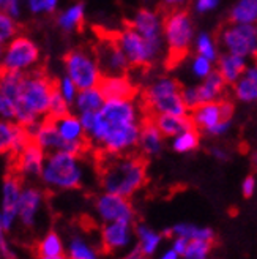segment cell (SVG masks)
<instances>
[{"label":"cell","mask_w":257,"mask_h":259,"mask_svg":"<svg viewBox=\"0 0 257 259\" xmlns=\"http://www.w3.org/2000/svg\"><path fill=\"white\" fill-rule=\"evenodd\" d=\"M88 146L99 155H123L137 150L142 108L136 98L106 100L98 112L79 114Z\"/></svg>","instance_id":"6da1fadb"},{"label":"cell","mask_w":257,"mask_h":259,"mask_svg":"<svg viewBox=\"0 0 257 259\" xmlns=\"http://www.w3.org/2000/svg\"><path fill=\"white\" fill-rule=\"evenodd\" d=\"M98 182L102 191L133 198L147 184V163L142 155H99Z\"/></svg>","instance_id":"7a4b0ae2"},{"label":"cell","mask_w":257,"mask_h":259,"mask_svg":"<svg viewBox=\"0 0 257 259\" xmlns=\"http://www.w3.org/2000/svg\"><path fill=\"white\" fill-rule=\"evenodd\" d=\"M56 92V79L44 70L38 68L24 74L19 94L15 100L16 122L29 128L47 119L50 98Z\"/></svg>","instance_id":"3957f363"},{"label":"cell","mask_w":257,"mask_h":259,"mask_svg":"<svg viewBox=\"0 0 257 259\" xmlns=\"http://www.w3.org/2000/svg\"><path fill=\"white\" fill-rule=\"evenodd\" d=\"M87 180V164L84 155L67 150L49 152L40 182L43 188L56 193L74 191L84 187Z\"/></svg>","instance_id":"277c9868"},{"label":"cell","mask_w":257,"mask_h":259,"mask_svg":"<svg viewBox=\"0 0 257 259\" xmlns=\"http://www.w3.org/2000/svg\"><path fill=\"white\" fill-rule=\"evenodd\" d=\"M182 85L172 76L161 74L153 77L142 92L144 106L153 114L188 115L189 109L182 95Z\"/></svg>","instance_id":"5b68a950"},{"label":"cell","mask_w":257,"mask_h":259,"mask_svg":"<svg viewBox=\"0 0 257 259\" xmlns=\"http://www.w3.org/2000/svg\"><path fill=\"white\" fill-rule=\"evenodd\" d=\"M194 36V21L186 10L180 8L168 13L163 25V41L164 49L168 51V56L172 62L182 60L189 53V49H192Z\"/></svg>","instance_id":"8992f818"},{"label":"cell","mask_w":257,"mask_h":259,"mask_svg":"<svg viewBox=\"0 0 257 259\" xmlns=\"http://www.w3.org/2000/svg\"><path fill=\"white\" fill-rule=\"evenodd\" d=\"M114 38L133 68L153 67L164 53V45L145 40L130 25L114 33Z\"/></svg>","instance_id":"52a82bcc"},{"label":"cell","mask_w":257,"mask_h":259,"mask_svg":"<svg viewBox=\"0 0 257 259\" xmlns=\"http://www.w3.org/2000/svg\"><path fill=\"white\" fill-rule=\"evenodd\" d=\"M41 63V48L30 35L19 33L10 43L5 45L4 59L0 68L4 71L15 73H30L40 68Z\"/></svg>","instance_id":"ba28073f"},{"label":"cell","mask_w":257,"mask_h":259,"mask_svg":"<svg viewBox=\"0 0 257 259\" xmlns=\"http://www.w3.org/2000/svg\"><path fill=\"white\" fill-rule=\"evenodd\" d=\"M63 73L71 77L79 90L98 87L105 76L95 53L87 48H74L68 51L63 57Z\"/></svg>","instance_id":"9c48e42d"},{"label":"cell","mask_w":257,"mask_h":259,"mask_svg":"<svg viewBox=\"0 0 257 259\" xmlns=\"http://www.w3.org/2000/svg\"><path fill=\"white\" fill-rule=\"evenodd\" d=\"M218 43L224 53L252 60L257 57V25L230 22L220 32Z\"/></svg>","instance_id":"30bf717a"},{"label":"cell","mask_w":257,"mask_h":259,"mask_svg":"<svg viewBox=\"0 0 257 259\" xmlns=\"http://www.w3.org/2000/svg\"><path fill=\"white\" fill-rule=\"evenodd\" d=\"M93 210L102 225L112 223V222L134 223V220H136V210L130 198L108 193V191H101L95 198Z\"/></svg>","instance_id":"8fae6325"},{"label":"cell","mask_w":257,"mask_h":259,"mask_svg":"<svg viewBox=\"0 0 257 259\" xmlns=\"http://www.w3.org/2000/svg\"><path fill=\"white\" fill-rule=\"evenodd\" d=\"M235 106L229 100H216L210 103H202L194 109L189 111V117L196 130L207 135L212 128L221 123L226 119H234Z\"/></svg>","instance_id":"7c38bea8"},{"label":"cell","mask_w":257,"mask_h":259,"mask_svg":"<svg viewBox=\"0 0 257 259\" xmlns=\"http://www.w3.org/2000/svg\"><path fill=\"white\" fill-rule=\"evenodd\" d=\"M227 82L223 79V76L218 73L216 70L205 77L203 81L197 84H189L182 89V95L186 103L188 109H194L196 106L202 105V103H210L221 100L226 94Z\"/></svg>","instance_id":"4fadbf2b"},{"label":"cell","mask_w":257,"mask_h":259,"mask_svg":"<svg viewBox=\"0 0 257 259\" xmlns=\"http://www.w3.org/2000/svg\"><path fill=\"white\" fill-rule=\"evenodd\" d=\"M53 120L63 141V150L78 153V155H85L90 146H88L87 135H85V130L81 122L79 114L70 111L68 114L57 119H53Z\"/></svg>","instance_id":"5bb4252c"},{"label":"cell","mask_w":257,"mask_h":259,"mask_svg":"<svg viewBox=\"0 0 257 259\" xmlns=\"http://www.w3.org/2000/svg\"><path fill=\"white\" fill-rule=\"evenodd\" d=\"M47 152L36 144L35 141L27 142L18 153L11 157L13 172L22 180H36L40 179L46 163Z\"/></svg>","instance_id":"9a60e30c"},{"label":"cell","mask_w":257,"mask_h":259,"mask_svg":"<svg viewBox=\"0 0 257 259\" xmlns=\"http://www.w3.org/2000/svg\"><path fill=\"white\" fill-rule=\"evenodd\" d=\"M24 187V180L15 172L8 174L0 188V217L5 231H11L18 223V207Z\"/></svg>","instance_id":"2e32d148"},{"label":"cell","mask_w":257,"mask_h":259,"mask_svg":"<svg viewBox=\"0 0 257 259\" xmlns=\"http://www.w3.org/2000/svg\"><path fill=\"white\" fill-rule=\"evenodd\" d=\"M46 205V193L44 188L36 185H24L19 207H18V223L25 229H33L38 225Z\"/></svg>","instance_id":"e0dca14e"},{"label":"cell","mask_w":257,"mask_h":259,"mask_svg":"<svg viewBox=\"0 0 257 259\" xmlns=\"http://www.w3.org/2000/svg\"><path fill=\"white\" fill-rule=\"evenodd\" d=\"M93 53L99 62V67L105 74H125L131 68L123 51L112 36H101L93 48Z\"/></svg>","instance_id":"ac0fdd59"},{"label":"cell","mask_w":257,"mask_h":259,"mask_svg":"<svg viewBox=\"0 0 257 259\" xmlns=\"http://www.w3.org/2000/svg\"><path fill=\"white\" fill-rule=\"evenodd\" d=\"M134 237L133 223L126 222H112L105 223L99 231L101 247L108 253H117L126 250L131 245Z\"/></svg>","instance_id":"d6986e66"},{"label":"cell","mask_w":257,"mask_h":259,"mask_svg":"<svg viewBox=\"0 0 257 259\" xmlns=\"http://www.w3.org/2000/svg\"><path fill=\"white\" fill-rule=\"evenodd\" d=\"M130 27H133L137 33L142 35L145 40H150L153 43H161L163 41V25L164 18L160 15L157 10L144 7L139 8L130 19Z\"/></svg>","instance_id":"ffe728a7"},{"label":"cell","mask_w":257,"mask_h":259,"mask_svg":"<svg viewBox=\"0 0 257 259\" xmlns=\"http://www.w3.org/2000/svg\"><path fill=\"white\" fill-rule=\"evenodd\" d=\"M30 141V133L25 130V126L16 120L0 119V155L13 157Z\"/></svg>","instance_id":"44dd1931"},{"label":"cell","mask_w":257,"mask_h":259,"mask_svg":"<svg viewBox=\"0 0 257 259\" xmlns=\"http://www.w3.org/2000/svg\"><path fill=\"white\" fill-rule=\"evenodd\" d=\"M106 100H126L136 98L137 89L133 79L125 74H105L98 85Z\"/></svg>","instance_id":"7402d4cb"},{"label":"cell","mask_w":257,"mask_h":259,"mask_svg":"<svg viewBox=\"0 0 257 259\" xmlns=\"http://www.w3.org/2000/svg\"><path fill=\"white\" fill-rule=\"evenodd\" d=\"M234 97L240 103H251L257 101V57L249 60L245 71L232 84Z\"/></svg>","instance_id":"603a6c76"},{"label":"cell","mask_w":257,"mask_h":259,"mask_svg":"<svg viewBox=\"0 0 257 259\" xmlns=\"http://www.w3.org/2000/svg\"><path fill=\"white\" fill-rule=\"evenodd\" d=\"M164 135L160 132V128L153 120H144L142 128H140L137 150L139 155L144 158H155L164 149Z\"/></svg>","instance_id":"cb8c5ba5"},{"label":"cell","mask_w":257,"mask_h":259,"mask_svg":"<svg viewBox=\"0 0 257 259\" xmlns=\"http://www.w3.org/2000/svg\"><path fill=\"white\" fill-rule=\"evenodd\" d=\"M87 10L84 2H73L56 13V24L63 33H74L82 29Z\"/></svg>","instance_id":"d4e9b609"},{"label":"cell","mask_w":257,"mask_h":259,"mask_svg":"<svg viewBox=\"0 0 257 259\" xmlns=\"http://www.w3.org/2000/svg\"><path fill=\"white\" fill-rule=\"evenodd\" d=\"M248 59L240 57L230 53H221V56L216 60V71L223 76V79L227 82V85H232L238 77L245 71Z\"/></svg>","instance_id":"484cf974"},{"label":"cell","mask_w":257,"mask_h":259,"mask_svg":"<svg viewBox=\"0 0 257 259\" xmlns=\"http://www.w3.org/2000/svg\"><path fill=\"white\" fill-rule=\"evenodd\" d=\"M155 125L160 128V132L164 135V138L172 139L174 136L183 133L185 130H189L192 125V120L188 115H177V114H158L153 119Z\"/></svg>","instance_id":"4316f807"},{"label":"cell","mask_w":257,"mask_h":259,"mask_svg":"<svg viewBox=\"0 0 257 259\" xmlns=\"http://www.w3.org/2000/svg\"><path fill=\"white\" fill-rule=\"evenodd\" d=\"M106 103V98L102 95L99 87H88L79 90L78 97L73 103V111L76 114H87V112H98L102 105Z\"/></svg>","instance_id":"83f0119b"},{"label":"cell","mask_w":257,"mask_h":259,"mask_svg":"<svg viewBox=\"0 0 257 259\" xmlns=\"http://www.w3.org/2000/svg\"><path fill=\"white\" fill-rule=\"evenodd\" d=\"M67 242L59 234L57 231H47L41 236V239L36 242L35 251L38 257H56L65 256Z\"/></svg>","instance_id":"f1b7e54d"},{"label":"cell","mask_w":257,"mask_h":259,"mask_svg":"<svg viewBox=\"0 0 257 259\" xmlns=\"http://www.w3.org/2000/svg\"><path fill=\"white\" fill-rule=\"evenodd\" d=\"M65 256L67 259H101L99 250L79 234H73L68 239Z\"/></svg>","instance_id":"f546056e"},{"label":"cell","mask_w":257,"mask_h":259,"mask_svg":"<svg viewBox=\"0 0 257 259\" xmlns=\"http://www.w3.org/2000/svg\"><path fill=\"white\" fill-rule=\"evenodd\" d=\"M134 236L137 239V248L144 256L155 254L163 239V234H160L155 229H151L150 226L142 223L134 226Z\"/></svg>","instance_id":"4dcf8cb0"},{"label":"cell","mask_w":257,"mask_h":259,"mask_svg":"<svg viewBox=\"0 0 257 259\" xmlns=\"http://www.w3.org/2000/svg\"><path fill=\"white\" fill-rule=\"evenodd\" d=\"M230 22L257 25V0H237L229 11Z\"/></svg>","instance_id":"1f68e13d"},{"label":"cell","mask_w":257,"mask_h":259,"mask_svg":"<svg viewBox=\"0 0 257 259\" xmlns=\"http://www.w3.org/2000/svg\"><path fill=\"white\" fill-rule=\"evenodd\" d=\"M220 48V43H218V40L210 32H197L194 36V41H192V51L196 54L207 57L213 62H216L218 57L221 56Z\"/></svg>","instance_id":"d6a6232c"},{"label":"cell","mask_w":257,"mask_h":259,"mask_svg":"<svg viewBox=\"0 0 257 259\" xmlns=\"http://www.w3.org/2000/svg\"><path fill=\"white\" fill-rule=\"evenodd\" d=\"M199 146H200V135H199V130H196L194 126L189 130H185L183 133H180L171 139L172 150L177 153H182V155L197 150Z\"/></svg>","instance_id":"836d02e7"},{"label":"cell","mask_w":257,"mask_h":259,"mask_svg":"<svg viewBox=\"0 0 257 259\" xmlns=\"http://www.w3.org/2000/svg\"><path fill=\"white\" fill-rule=\"evenodd\" d=\"M215 70H216V62L203 57V56H199L196 53L191 56V59L188 62V71L192 79L197 82L203 81L205 77H209Z\"/></svg>","instance_id":"e575fe53"},{"label":"cell","mask_w":257,"mask_h":259,"mask_svg":"<svg viewBox=\"0 0 257 259\" xmlns=\"http://www.w3.org/2000/svg\"><path fill=\"white\" fill-rule=\"evenodd\" d=\"M24 7L32 16H53L60 10V0H24Z\"/></svg>","instance_id":"d590c367"},{"label":"cell","mask_w":257,"mask_h":259,"mask_svg":"<svg viewBox=\"0 0 257 259\" xmlns=\"http://www.w3.org/2000/svg\"><path fill=\"white\" fill-rule=\"evenodd\" d=\"M21 33L19 19L11 16L7 11H0V43L7 45Z\"/></svg>","instance_id":"8d00e7d4"},{"label":"cell","mask_w":257,"mask_h":259,"mask_svg":"<svg viewBox=\"0 0 257 259\" xmlns=\"http://www.w3.org/2000/svg\"><path fill=\"white\" fill-rule=\"evenodd\" d=\"M56 90L62 95L63 100H67L70 103L71 108H73V103L79 94V87L74 84V81L71 79V77H68L65 73H63L62 76H59L56 79Z\"/></svg>","instance_id":"74e56055"},{"label":"cell","mask_w":257,"mask_h":259,"mask_svg":"<svg viewBox=\"0 0 257 259\" xmlns=\"http://www.w3.org/2000/svg\"><path fill=\"white\" fill-rule=\"evenodd\" d=\"M212 247H213V242L192 239L188 242V247H186L183 257L185 259H209Z\"/></svg>","instance_id":"f35d334b"},{"label":"cell","mask_w":257,"mask_h":259,"mask_svg":"<svg viewBox=\"0 0 257 259\" xmlns=\"http://www.w3.org/2000/svg\"><path fill=\"white\" fill-rule=\"evenodd\" d=\"M70 111H73L71 105H70V103H68L67 100H63L62 95L56 90L54 95H53V98H50L47 119H57V117H62V115L68 114Z\"/></svg>","instance_id":"ab89813d"},{"label":"cell","mask_w":257,"mask_h":259,"mask_svg":"<svg viewBox=\"0 0 257 259\" xmlns=\"http://www.w3.org/2000/svg\"><path fill=\"white\" fill-rule=\"evenodd\" d=\"M0 119L15 120L16 119V105L10 97L0 92Z\"/></svg>","instance_id":"60d3db41"},{"label":"cell","mask_w":257,"mask_h":259,"mask_svg":"<svg viewBox=\"0 0 257 259\" xmlns=\"http://www.w3.org/2000/svg\"><path fill=\"white\" fill-rule=\"evenodd\" d=\"M0 256L4 259H16V253L7 240V231L2 225V217H0Z\"/></svg>","instance_id":"b9f144b4"},{"label":"cell","mask_w":257,"mask_h":259,"mask_svg":"<svg viewBox=\"0 0 257 259\" xmlns=\"http://www.w3.org/2000/svg\"><path fill=\"white\" fill-rule=\"evenodd\" d=\"M0 11H7L19 19L24 11V2L22 0H0Z\"/></svg>","instance_id":"7bdbcfd3"},{"label":"cell","mask_w":257,"mask_h":259,"mask_svg":"<svg viewBox=\"0 0 257 259\" xmlns=\"http://www.w3.org/2000/svg\"><path fill=\"white\" fill-rule=\"evenodd\" d=\"M221 0H192V10L197 15H207L220 7Z\"/></svg>","instance_id":"ee69618b"},{"label":"cell","mask_w":257,"mask_h":259,"mask_svg":"<svg viewBox=\"0 0 257 259\" xmlns=\"http://www.w3.org/2000/svg\"><path fill=\"white\" fill-rule=\"evenodd\" d=\"M230 130H232V119H226L221 123H218L215 128H212L207 135L210 138H215V139H221L230 133Z\"/></svg>","instance_id":"f6af8a7d"},{"label":"cell","mask_w":257,"mask_h":259,"mask_svg":"<svg viewBox=\"0 0 257 259\" xmlns=\"http://www.w3.org/2000/svg\"><path fill=\"white\" fill-rule=\"evenodd\" d=\"M255 188H257V182H255L254 176H248L241 182V193H243V196H245V198H251L252 194L255 193Z\"/></svg>","instance_id":"bcb514c9"},{"label":"cell","mask_w":257,"mask_h":259,"mask_svg":"<svg viewBox=\"0 0 257 259\" xmlns=\"http://www.w3.org/2000/svg\"><path fill=\"white\" fill-rule=\"evenodd\" d=\"M210 155L218 161H227L230 158L229 150L226 147H223V146H212L210 147Z\"/></svg>","instance_id":"7dc6e473"},{"label":"cell","mask_w":257,"mask_h":259,"mask_svg":"<svg viewBox=\"0 0 257 259\" xmlns=\"http://www.w3.org/2000/svg\"><path fill=\"white\" fill-rule=\"evenodd\" d=\"M188 239L185 237H175L174 239V243H172V250L178 254V256H183L185 251H186V247H188Z\"/></svg>","instance_id":"c3c4849f"},{"label":"cell","mask_w":257,"mask_h":259,"mask_svg":"<svg viewBox=\"0 0 257 259\" xmlns=\"http://www.w3.org/2000/svg\"><path fill=\"white\" fill-rule=\"evenodd\" d=\"M160 2H161V5L164 8H168L169 11H172V10L183 8L188 4V0H160Z\"/></svg>","instance_id":"681fc988"},{"label":"cell","mask_w":257,"mask_h":259,"mask_svg":"<svg viewBox=\"0 0 257 259\" xmlns=\"http://www.w3.org/2000/svg\"><path fill=\"white\" fill-rule=\"evenodd\" d=\"M123 259H147V256H144L142 253H140V250L136 247L133 251H130V253H128Z\"/></svg>","instance_id":"f907efd6"},{"label":"cell","mask_w":257,"mask_h":259,"mask_svg":"<svg viewBox=\"0 0 257 259\" xmlns=\"http://www.w3.org/2000/svg\"><path fill=\"white\" fill-rule=\"evenodd\" d=\"M178 257H180V256H178V254H177V253H175V251L171 248L169 251H166V253H164V254H163L160 259H178Z\"/></svg>","instance_id":"816d5d0a"},{"label":"cell","mask_w":257,"mask_h":259,"mask_svg":"<svg viewBox=\"0 0 257 259\" xmlns=\"http://www.w3.org/2000/svg\"><path fill=\"white\" fill-rule=\"evenodd\" d=\"M4 51H5V45L0 43V63H2V59H4Z\"/></svg>","instance_id":"f5cc1de1"},{"label":"cell","mask_w":257,"mask_h":259,"mask_svg":"<svg viewBox=\"0 0 257 259\" xmlns=\"http://www.w3.org/2000/svg\"><path fill=\"white\" fill-rule=\"evenodd\" d=\"M38 259H67V256H56V257H38Z\"/></svg>","instance_id":"db71d44e"},{"label":"cell","mask_w":257,"mask_h":259,"mask_svg":"<svg viewBox=\"0 0 257 259\" xmlns=\"http://www.w3.org/2000/svg\"><path fill=\"white\" fill-rule=\"evenodd\" d=\"M0 76H2V68H0Z\"/></svg>","instance_id":"11a10c76"}]
</instances>
